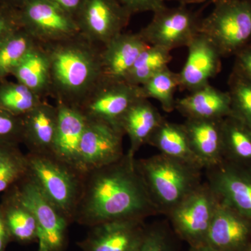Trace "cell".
<instances>
[{"label":"cell","mask_w":251,"mask_h":251,"mask_svg":"<svg viewBox=\"0 0 251 251\" xmlns=\"http://www.w3.org/2000/svg\"><path fill=\"white\" fill-rule=\"evenodd\" d=\"M159 214L135 166V158L125 153L118 161L86 172L74 221L84 226L145 220Z\"/></svg>","instance_id":"obj_1"},{"label":"cell","mask_w":251,"mask_h":251,"mask_svg":"<svg viewBox=\"0 0 251 251\" xmlns=\"http://www.w3.org/2000/svg\"><path fill=\"white\" fill-rule=\"evenodd\" d=\"M43 46L50 64V97L77 108L102 79V46L80 34Z\"/></svg>","instance_id":"obj_2"},{"label":"cell","mask_w":251,"mask_h":251,"mask_svg":"<svg viewBox=\"0 0 251 251\" xmlns=\"http://www.w3.org/2000/svg\"><path fill=\"white\" fill-rule=\"evenodd\" d=\"M135 166L158 213L166 216L202 182V169L161 153L135 159Z\"/></svg>","instance_id":"obj_3"},{"label":"cell","mask_w":251,"mask_h":251,"mask_svg":"<svg viewBox=\"0 0 251 251\" xmlns=\"http://www.w3.org/2000/svg\"><path fill=\"white\" fill-rule=\"evenodd\" d=\"M27 175L69 224L74 222L84 174L53 154L27 152Z\"/></svg>","instance_id":"obj_4"},{"label":"cell","mask_w":251,"mask_h":251,"mask_svg":"<svg viewBox=\"0 0 251 251\" xmlns=\"http://www.w3.org/2000/svg\"><path fill=\"white\" fill-rule=\"evenodd\" d=\"M214 4L210 14L202 18L200 33L213 43L222 57L234 56L251 42V0Z\"/></svg>","instance_id":"obj_5"},{"label":"cell","mask_w":251,"mask_h":251,"mask_svg":"<svg viewBox=\"0 0 251 251\" xmlns=\"http://www.w3.org/2000/svg\"><path fill=\"white\" fill-rule=\"evenodd\" d=\"M220 198L207 181L202 182L168 214L176 233L191 247L205 244Z\"/></svg>","instance_id":"obj_6"},{"label":"cell","mask_w":251,"mask_h":251,"mask_svg":"<svg viewBox=\"0 0 251 251\" xmlns=\"http://www.w3.org/2000/svg\"><path fill=\"white\" fill-rule=\"evenodd\" d=\"M17 9L21 27L41 45L80 34L75 18L50 0H23Z\"/></svg>","instance_id":"obj_7"},{"label":"cell","mask_w":251,"mask_h":251,"mask_svg":"<svg viewBox=\"0 0 251 251\" xmlns=\"http://www.w3.org/2000/svg\"><path fill=\"white\" fill-rule=\"evenodd\" d=\"M201 21L197 13L184 5L173 8L166 6L153 13L151 22L138 32L149 46L171 51L187 47L200 34Z\"/></svg>","instance_id":"obj_8"},{"label":"cell","mask_w":251,"mask_h":251,"mask_svg":"<svg viewBox=\"0 0 251 251\" xmlns=\"http://www.w3.org/2000/svg\"><path fill=\"white\" fill-rule=\"evenodd\" d=\"M141 98L140 86L102 78L77 108L87 121L104 122L121 128L122 119Z\"/></svg>","instance_id":"obj_9"},{"label":"cell","mask_w":251,"mask_h":251,"mask_svg":"<svg viewBox=\"0 0 251 251\" xmlns=\"http://www.w3.org/2000/svg\"><path fill=\"white\" fill-rule=\"evenodd\" d=\"M14 186L20 198L35 216L39 230V247L46 251L62 250L69 224L67 220L27 175Z\"/></svg>","instance_id":"obj_10"},{"label":"cell","mask_w":251,"mask_h":251,"mask_svg":"<svg viewBox=\"0 0 251 251\" xmlns=\"http://www.w3.org/2000/svg\"><path fill=\"white\" fill-rule=\"evenodd\" d=\"M131 16L117 0H85L75 19L81 35L103 46L124 32Z\"/></svg>","instance_id":"obj_11"},{"label":"cell","mask_w":251,"mask_h":251,"mask_svg":"<svg viewBox=\"0 0 251 251\" xmlns=\"http://www.w3.org/2000/svg\"><path fill=\"white\" fill-rule=\"evenodd\" d=\"M121 128L101 122L87 121L80 146L85 173L111 164L125 155Z\"/></svg>","instance_id":"obj_12"},{"label":"cell","mask_w":251,"mask_h":251,"mask_svg":"<svg viewBox=\"0 0 251 251\" xmlns=\"http://www.w3.org/2000/svg\"><path fill=\"white\" fill-rule=\"evenodd\" d=\"M204 171L220 200L251 221V168L223 161Z\"/></svg>","instance_id":"obj_13"},{"label":"cell","mask_w":251,"mask_h":251,"mask_svg":"<svg viewBox=\"0 0 251 251\" xmlns=\"http://www.w3.org/2000/svg\"><path fill=\"white\" fill-rule=\"evenodd\" d=\"M188 54L179 73V88L193 92L208 84L220 72L221 56L219 50L204 34H198L187 46Z\"/></svg>","instance_id":"obj_14"},{"label":"cell","mask_w":251,"mask_h":251,"mask_svg":"<svg viewBox=\"0 0 251 251\" xmlns=\"http://www.w3.org/2000/svg\"><path fill=\"white\" fill-rule=\"evenodd\" d=\"M146 228L144 220H120L92 226L81 243L84 251H137Z\"/></svg>","instance_id":"obj_15"},{"label":"cell","mask_w":251,"mask_h":251,"mask_svg":"<svg viewBox=\"0 0 251 251\" xmlns=\"http://www.w3.org/2000/svg\"><path fill=\"white\" fill-rule=\"evenodd\" d=\"M251 244V221L220 200L205 244L219 251H243Z\"/></svg>","instance_id":"obj_16"},{"label":"cell","mask_w":251,"mask_h":251,"mask_svg":"<svg viewBox=\"0 0 251 251\" xmlns=\"http://www.w3.org/2000/svg\"><path fill=\"white\" fill-rule=\"evenodd\" d=\"M58 120L53 155L66 164L85 174L80 156V146L87 120L80 110L66 104L56 103Z\"/></svg>","instance_id":"obj_17"},{"label":"cell","mask_w":251,"mask_h":251,"mask_svg":"<svg viewBox=\"0 0 251 251\" xmlns=\"http://www.w3.org/2000/svg\"><path fill=\"white\" fill-rule=\"evenodd\" d=\"M148 44L139 32H124L102 46V78L126 81L138 57Z\"/></svg>","instance_id":"obj_18"},{"label":"cell","mask_w":251,"mask_h":251,"mask_svg":"<svg viewBox=\"0 0 251 251\" xmlns=\"http://www.w3.org/2000/svg\"><path fill=\"white\" fill-rule=\"evenodd\" d=\"M23 143L28 152L53 154L54 138L58 120L57 105L43 100L36 108L23 115Z\"/></svg>","instance_id":"obj_19"},{"label":"cell","mask_w":251,"mask_h":251,"mask_svg":"<svg viewBox=\"0 0 251 251\" xmlns=\"http://www.w3.org/2000/svg\"><path fill=\"white\" fill-rule=\"evenodd\" d=\"M175 110L186 119L223 120L232 115L228 92H223L208 84L176 100Z\"/></svg>","instance_id":"obj_20"},{"label":"cell","mask_w":251,"mask_h":251,"mask_svg":"<svg viewBox=\"0 0 251 251\" xmlns=\"http://www.w3.org/2000/svg\"><path fill=\"white\" fill-rule=\"evenodd\" d=\"M223 120L186 119L182 124L193 152L204 170L217 166L224 161Z\"/></svg>","instance_id":"obj_21"},{"label":"cell","mask_w":251,"mask_h":251,"mask_svg":"<svg viewBox=\"0 0 251 251\" xmlns=\"http://www.w3.org/2000/svg\"><path fill=\"white\" fill-rule=\"evenodd\" d=\"M163 119L149 99H138L131 105L120 122L124 133L129 138L130 148L127 153L130 156L135 158Z\"/></svg>","instance_id":"obj_22"},{"label":"cell","mask_w":251,"mask_h":251,"mask_svg":"<svg viewBox=\"0 0 251 251\" xmlns=\"http://www.w3.org/2000/svg\"><path fill=\"white\" fill-rule=\"evenodd\" d=\"M0 211L11 240L28 243L39 239V227L35 216L20 198L15 186L3 193Z\"/></svg>","instance_id":"obj_23"},{"label":"cell","mask_w":251,"mask_h":251,"mask_svg":"<svg viewBox=\"0 0 251 251\" xmlns=\"http://www.w3.org/2000/svg\"><path fill=\"white\" fill-rule=\"evenodd\" d=\"M147 144L156 148L162 154L198 167L204 171L202 164L193 152L182 124L179 125L163 119Z\"/></svg>","instance_id":"obj_24"},{"label":"cell","mask_w":251,"mask_h":251,"mask_svg":"<svg viewBox=\"0 0 251 251\" xmlns=\"http://www.w3.org/2000/svg\"><path fill=\"white\" fill-rule=\"evenodd\" d=\"M11 75L41 98L50 97V64L47 50L41 44L28 52Z\"/></svg>","instance_id":"obj_25"},{"label":"cell","mask_w":251,"mask_h":251,"mask_svg":"<svg viewBox=\"0 0 251 251\" xmlns=\"http://www.w3.org/2000/svg\"><path fill=\"white\" fill-rule=\"evenodd\" d=\"M223 158L237 166L251 168V128L231 115L223 120Z\"/></svg>","instance_id":"obj_26"},{"label":"cell","mask_w":251,"mask_h":251,"mask_svg":"<svg viewBox=\"0 0 251 251\" xmlns=\"http://www.w3.org/2000/svg\"><path fill=\"white\" fill-rule=\"evenodd\" d=\"M41 45L22 27L9 33L0 40V81L12 74L15 68L28 52Z\"/></svg>","instance_id":"obj_27"},{"label":"cell","mask_w":251,"mask_h":251,"mask_svg":"<svg viewBox=\"0 0 251 251\" xmlns=\"http://www.w3.org/2000/svg\"><path fill=\"white\" fill-rule=\"evenodd\" d=\"M178 87L179 73L173 72L168 67L140 86V90L144 99H155L159 102L165 112H171L176 106L175 94Z\"/></svg>","instance_id":"obj_28"},{"label":"cell","mask_w":251,"mask_h":251,"mask_svg":"<svg viewBox=\"0 0 251 251\" xmlns=\"http://www.w3.org/2000/svg\"><path fill=\"white\" fill-rule=\"evenodd\" d=\"M171 59V51L149 46L135 61L127 75L126 82L140 87L157 73L168 67Z\"/></svg>","instance_id":"obj_29"},{"label":"cell","mask_w":251,"mask_h":251,"mask_svg":"<svg viewBox=\"0 0 251 251\" xmlns=\"http://www.w3.org/2000/svg\"><path fill=\"white\" fill-rule=\"evenodd\" d=\"M45 99L25 85L6 79L0 81V108L18 117H23Z\"/></svg>","instance_id":"obj_30"},{"label":"cell","mask_w":251,"mask_h":251,"mask_svg":"<svg viewBox=\"0 0 251 251\" xmlns=\"http://www.w3.org/2000/svg\"><path fill=\"white\" fill-rule=\"evenodd\" d=\"M227 85L232 115L251 128V78L234 67Z\"/></svg>","instance_id":"obj_31"},{"label":"cell","mask_w":251,"mask_h":251,"mask_svg":"<svg viewBox=\"0 0 251 251\" xmlns=\"http://www.w3.org/2000/svg\"><path fill=\"white\" fill-rule=\"evenodd\" d=\"M23 143L22 117L0 108V144L19 146Z\"/></svg>","instance_id":"obj_32"},{"label":"cell","mask_w":251,"mask_h":251,"mask_svg":"<svg viewBox=\"0 0 251 251\" xmlns=\"http://www.w3.org/2000/svg\"><path fill=\"white\" fill-rule=\"evenodd\" d=\"M25 154L0 167V193H4L27 175Z\"/></svg>","instance_id":"obj_33"},{"label":"cell","mask_w":251,"mask_h":251,"mask_svg":"<svg viewBox=\"0 0 251 251\" xmlns=\"http://www.w3.org/2000/svg\"><path fill=\"white\" fill-rule=\"evenodd\" d=\"M137 251H173L168 234L159 227L146 229Z\"/></svg>","instance_id":"obj_34"},{"label":"cell","mask_w":251,"mask_h":251,"mask_svg":"<svg viewBox=\"0 0 251 251\" xmlns=\"http://www.w3.org/2000/svg\"><path fill=\"white\" fill-rule=\"evenodd\" d=\"M20 27L17 8L0 2V40Z\"/></svg>","instance_id":"obj_35"},{"label":"cell","mask_w":251,"mask_h":251,"mask_svg":"<svg viewBox=\"0 0 251 251\" xmlns=\"http://www.w3.org/2000/svg\"><path fill=\"white\" fill-rule=\"evenodd\" d=\"M130 14L155 13L166 6V0H117Z\"/></svg>","instance_id":"obj_36"},{"label":"cell","mask_w":251,"mask_h":251,"mask_svg":"<svg viewBox=\"0 0 251 251\" xmlns=\"http://www.w3.org/2000/svg\"><path fill=\"white\" fill-rule=\"evenodd\" d=\"M234 67L251 78V42L234 54Z\"/></svg>","instance_id":"obj_37"},{"label":"cell","mask_w":251,"mask_h":251,"mask_svg":"<svg viewBox=\"0 0 251 251\" xmlns=\"http://www.w3.org/2000/svg\"><path fill=\"white\" fill-rule=\"evenodd\" d=\"M23 154L24 153L21 151L19 146L0 144V167L14 161Z\"/></svg>","instance_id":"obj_38"},{"label":"cell","mask_w":251,"mask_h":251,"mask_svg":"<svg viewBox=\"0 0 251 251\" xmlns=\"http://www.w3.org/2000/svg\"><path fill=\"white\" fill-rule=\"evenodd\" d=\"M75 18L85 0H50Z\"/></svg>","instance_id":"obj_39"},{"label":"cell","mask_w":251,"mask_h":251,"mask_svg":"<svg viewBox=\"0 0 251 251\" xmlns=\"http://www.w3.org/2000/svg\"><path fill=\"white\" fill-rule=\"evenodd\" d=\"M11 240L9 230L0 211V251H5Z\"/></svg>","instance_id":"obj_40"},{"label":"cell","mask_w":251,"mask_h":251,"mask_svg":"<svg viewBox=\"0 0 251 251\" xmlns=\"http://www.w3.org/2000/svg\"><path fill=\"white\" fill-rule=\"evenodd\" d=\"M190 251H219L216 249H213L212 247L203 244V245L198 246V247H191Z\"/></svg>","instance_id":"obj_41"},{"label":"cell","mask_w":251,"mask_h":251,"mask_svg":"<svg viewBox=\"0 0 251 251\" xmlns=\"http://www.w3.org/2000/svg\"><path fill=\"white\" fill-rule=\"evenodd\" d=\"M22 1L23 0H0V2L9 4L10 6H14L16 8H18Z\"/></svg>","instance_id":"obj_42"},{"label":"cell","mask_w":251,"mask_h":251,"mask_svg":"<svg viewBox=\"0 0 251 251\" xmlns=\"http://www.w3.org/2000/svg\"><path fill=\"white\" fill-rule=\"evenodd\" d=\"M166 1H175L179 2L180 4L184 5L187 4H193V3L202 2L205 0H166Z\"/></svg>","instance_id":"obj_43"},{"label":"cell","mask_w":251,"mask_h":251,"mask_svg":"<svg viewBox=\"0 0 251 251\" xmlns=\"http://www.w3.org/2000/svg\"><path fill=\"white\" fill-rule=\"evenodd\" d=\"M243 251H251V244L250 245L248 246V247Z\"/></svg>","instance_id":"obj_44"},{"label":"cell","mask_w":251,"mask_h":251,"mask_svg":"<svg viewBox=\"0 0 251 251\" xmlns=\"http://www.w3.org/2000/svg\"><path fill=\"white\" fill-rule=\"evenodd\" d=\"M220 1H228V0H212L213 2L215 3Z\"/></svg>","instance_id":"obj_45"},{"label":"cell","mask_w":251,"mask_h":251,"mask_svg":"<svg viewBox=\"0 0 251 251\" xmlns=\"http://www.w3.org/2000/svg\"><path fill=\"white\" fill-rule=\"evenodd\" d=\"M46 251L45 249H44V248L39 247V251Z\"/></svg>","instance_id":"obj_46"}]
</instances>
